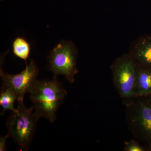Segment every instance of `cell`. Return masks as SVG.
Masks as SVG:
<instances>
[{"label":"cell","mask_w":151,"mask_h":151,"mask_svg":"<svg viewBox=\"0 0 151 151\" xmlns=\"http://www.w3.org/2000/svg\"><path fill=\"white\" fill-rule=\"evenodd\" d=\"M1 1H3V0H1Z\"/></svg>","instance_id":"5bb4252c"},{"label":"cell","mask_w":151,"mask_h":151,"mask_svg":"<svg viewBox=\"0 0 151 151\" xmlns=\"http://www.w3.org/2000/svg\"><path fill=\"white\" fill-rule=\"evenodd\" d=\"M129 53L137 65L151 67V34L141 36L134 40Z\"/></svg>","instance_id":"52a82bcc"},{"label":"cell","mask_w":151,"mask_h":151,"mask_svg":"<svg viewBox=\"0 0 151 151\" xmlns=\"http://www.w3.org/2000/svg\"><path fill=\"white\" fill-rule=\"evenodd\" d=\"M113 84L125 104L137 97V64L129 53L116 58L111 66Z\"/></svg>","instance_id":"277c9868"},{"label":"cell","mask_w":151,"mask_h":151,"mask_svg":"<svg viewBox=\"0 0 151 151\" xmlns=\"http://www.w3.org/2000/svg\"><path fill=\"white\" fill-rule=\"evenodd\" d=\"M12 52L15 56L23 60L27 64V60L31 52L30 45L24 38L17 37L12 43Z\"/></svg>","instance_id":"9c48e42d"},{"label":"cell","mask_w":151,"mask_h":151,"mask_svg":"<svg viewBox=\"0 0 151 151\" xmlns=\"http://www.w3.org/2000/svg\"><path fill=\"white\" fill-rule=\"evenodd\" d=\"M9 136L7 134L4 137L0 138V151H7L6 146V140L9 137Z\"/></svg>","instance_id":"7c38bea8"},{"label":"cell","mask_w":151,"mask_h":151,"mask_svg":"<svg viewBox=\"0 0 151 151\" xmlns=\"http://www.w3.org/2000/svg\"><path fill=\"white\" fill-rule=\"evenodd\" d=\"M29 94L36 117L38 119L43 117L53 123L56 119L57 111L67 92L54 76L51 80H37Z\"/></svg>","instance_id":"6da1fadb"},{"label":"cell","mask_w":151,"mask_h":151,"mask_svg":"<svg viewBox=\"0 0 151 151\" xmlns=\"http://www.w3.org/2000/svg\"><path fill=\"white\" fill-rule=\"evenodd\" d=\"M149 105L151 106V95L148 97H144Z\"/></svg>","instance_id":"4fadbf2b"},{"label":"cell","mask_w":151,"mask_h":151,"mask_svg":"<svg viewBox=\"0 0 151 151\" xmlns=\"http://www.w3.org/2000/svg\"><path fill=\"white\" fill-rule=\"evenodd\" d=\"M124 151H145V148L141 145L138 141L132 140L124 142Z\"/></svg>","instance_id":"8fae6325"},{"label":"cell","mask_w":151,"mask_h":151,"mask_svg":"<svg viewBox=\"0 0 151 151\" xmlns=\"http://www.w3.org/2000/svg\"><path fill=\"white\" fill-rule=\"evenodd\" d=\"M78 50L73 42L62 40L50 52L49 55V68L54 76L62 75L71 84L75 82L78 73L76 68Z\"/></svg>","instance_id":"5b68a950"},{"label":"cell","mask_w":151,"mask_h":151,"mask_svg":"<svg viewBox=\"0 0 151 151\" xmlns=\"http://www.w3.org/2000/svg\"><path fill=\"white\" fill-rule=\"evenodd\" d=\"M39 70L33 60H29V63L23 70L18 74H10L1 68L0 76L1 80V89H8L13 92L17 100H24V95L37 81Z\"/></svg>","instance_id":"8992f818"},{"label":"cell","mask_w":151,"mask_h":151,"mask_svg":"<svg viewBox=\"0 0 151 151\" xmlns=\"http://www.w3.org/2000/svg\"><path fill=\"white\" fill-rule=\"evenodd\" d=\"M16 100H17V97L12 92L8 89H1L0 105L2 109L1 115H4L7 111H16L17 108L14 106Z\"/></svg>","instance_id":"30bf717a"},{"label":"cell","mask_w":151,"mask_h":151,"mask_svg":"<svg viewBox=\"0 0 151 151\" xmlns=\"http://www.w3.org/2000/svg\"><path fill=\"white\" fill-rule=\"evenodd\" d=\"M16 111H12L9 116L6 128L8 134L12 138L22 151L28 150L35 134L39 119L35 115L34 107L27 108L23 100L17 101Z\"/></svg>","instance_id":"7a4b0ae2"},{"label":"cell","mask_w":151,"mask_h":151,"mask_svg":"<svg viewBox=\"0 0 151 151\" xmlns=\"http://www.w3.org/2000/svg\"><path fill=\"white\" fill-rule=\"evenodd\" d=\"M136 90L137 97L151 95V67L137 64Z\"/></svg>","instance_id":"ba28073f"},{"label":"cell","mask_w":151,"mask_h":151,"mask_svg":"<svg viewBox=\"0 0 151 151\" xmlns=\"http://www.w3.org/2000/svg\"><path fill=\"white\" fill-rule=\"evenodd\" d=\"M126 120L131 132L151 151V106L144 97L126 104Z\"/></svg>","instance_id":"3957f363"}]
</instances>
